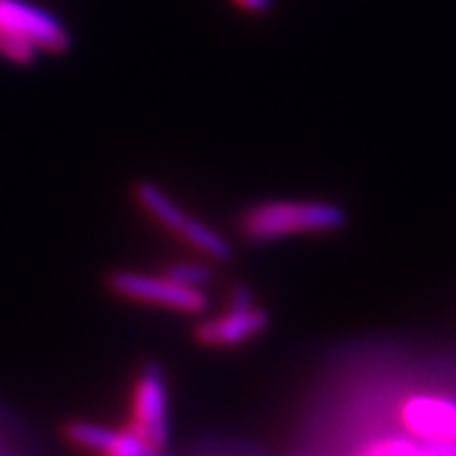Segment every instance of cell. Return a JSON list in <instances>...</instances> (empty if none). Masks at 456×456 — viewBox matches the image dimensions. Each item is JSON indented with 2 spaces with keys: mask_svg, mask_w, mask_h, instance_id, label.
Instances as JSON below:
<instances>
[{
  "mask_svg": "<svg viewBox=\"0 0 456 456\" xmlns=\"http://www.w3.org/2000/svg\"><path fill=\"white\" fill-rule=\"evenodd\" d=\"M133 199L159 226L166 228L168 233H173L186 247H191V249L212 258V261H231L233 258V247L222 233H216L215 228L189 215L184 208L175 203L168 193L159 189L157 184H151L147 180L135 182Z\"/></svg>",
  "mask_w": 456,
  "mask_h": 456,
  "instance_id": "3",
  "label": "cell"
},
{
  "mask_svg": "<svg viewBox=\"0 0 456 456\" xmlns=\"http://www.w3.org/2000/svg\"><path fill=\"white\" fill-rule=\"evenodd\" d=\"M128 431L144 443L166 450L170 440L168 389L163 368L159 363H144L135 375L128 408Z\"/></svg>",
  "mask_w": 456,
  "mask_h": 456,
  "instance_id": "5",
  "label": "cell"
},
{
  "mask_svg": "<svg viewBox=\"0 0 456 456\" xmlns=\"http://www.w3.org/2000/svg\"><path fill=\"white\" fill-rule=\"evenodd\" d=\"M108 289L131 303L166 307L170 313L200 314L208 310V294L203 289L184 287L170 277L138 271H114L108 275Z\"/></svg>",
  "mask_w": 456,
  "mask_h": 456,
  "instance_id": "4",
  "label": "cell"
},
{
  "mask_svg": "<svg viewBox=\"0 0 456 456\" xmlns=\"http://www.w3.org/2000/svg\"><path fill=\"white\" fill-rule=\"evenodd\" d=\"M163 275L175 280V282L184 284V287L196 289H203V284H208L212 280L210 268H205L203 264H173L163 271Z\"/></svg>",
  "mask_w": 456,
  "mask_h": 456,
  "instance_id": "10",
  "label": "cell"
},
{
  "mask_svg": "<svg viewBox=\"0 0 456 456\" xmlns=\"http://www.w3.org/2000/svg\"><path fill=\"white\" fill-rule=\"evenodd\" d=\"M231 3L249 14H265L271 12L273 7V0H231Z\"/></svg>",
  "mask_w": 456,
  "mask_h": 456,
  "instance_id": "12",
  "label": "cell"
},
{
  "mask_svg": "<svg viewBox=\"0 0 456 456\" xmlns=\"http://www.w3.org/2000/svg\"><path fill=\"white\" fill-rule=\"evenodd\" d=\"M347 224V212L326 200H265L249 205L238 219L247 242H275L310 233H330Z\"/></svg>",
  "mask_w": 456,
  "mask_h": 456,
  "instance_id": "1",
  "label": "cell"
},
{
  "mask_svg": "<svg viewBox=\"0 0 456 456\" xmlns=\"http://www.w3.org/2000/svg\"><path fill=\"white\" fill-rule=\"evenodd\" d=\"M271 326V314L256 303L247 307H226V313L205 319L196 326L193 338L203 347H238L254 340Z\"/></svg>",
  "mask_w": 456,
  "mask_h": 456,
  "instance_id": "7",
  "label": "cell"
},
{
  "mask_svg": "<svg viewBox=\"0 0 456 456\" xmlns=\"http://www.w3.org/2000/svg\"><path fill=\"white\" fill-rule=\"evenodd\" d=\"M72 40L54 12L30 0H0V56L17 66L36 63L40 54H66Z\"/></svg>",
  "mask_w": 456,
  "mask_h": 456,
  "instance_id": "2",
  "label": "cell"
},
{
  "mask_svg": "<svg viewBox=\"0 0 456 456\" xmlns=\"http://www.w3.org/2000/svg\"><path fill=\"white\" fill-rule=\"evenodd\" d=\"M419 444V440L410 438L405 433H389V436H378L359 447L354 456H408L410 452Z\"/></svg>",
  "mask_w": 456,
  "mask_h": 456,
  "instance_id": "9",
  "label": "cell"
},
{
  "mask_svg": "<svg viewBox=\"0 0 456 456\" xmlns=\"http://www.w3.org/2000/svg\"><path fill=\"white\" fill-rule=\"evenodd\" d=\"M396 419L405 436L419 443H456V398L447 394L412 391L398 403Z\"/></svg>",
  "mask_w": 456,
  "mask_h": 456,
  "instance_id": "6",
  "label": "cell"
},
{
  "mask_svg": "<svg viewBox=\"0 0 456 456\" xmlns=\"http://www.w3.org/2000/svg\"><path fill=\"white\" fill-rule=\"evenodd\" d=\"M454 444V443H452ZM452 444H428L419 443L410 452L408 456H450L452 454Z\"/></svg>",
  "mask_w": 456,
  "mask_h": 456,
  "instance_id": "11",
  "label": "cell"
},
{
  "mask_svg": "<svg viewBox=\"0 0 456 456\" xmlns=\"http://www.w3.org/2000/svg\"><path fill=\"white\" fill-rule=\"evenodd\" d=\"M63 436L79 450L96 452L101 456H170L166 450L144 443L133 436L128 428L114 431L108 427H98L91 421H70L63 428Z\"/></svg>",
  "mask_w": 456,
  "mask_h": 456,
  "instance_id": "8",
  "label": "cell"
},
{
  "mask_svg": "<svg viewBox=\"0 0 456 456\" xmlns=\"http://www.w3.org/2000/svg\"><path fill=\"white\" fill-rule=\"evenodd\" d=\"M450 456H456V443L452 444V454H450Z\"/></svg>",
  "mask_w": 456,
  "mask_h": 456,
  "instance_id": "13",
  "label": "cell"
}]
</instances>
